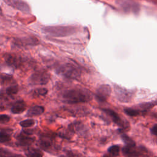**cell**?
Listing matches in <instances>:
<instances>
[{
	"mask_svg": "<svg viewBox=\"0 0 157 157\" xmlns=\"http://www.w3.org/2000/svg\"><path fill=\"white\" fill-rule=\"evenodd\" d=\"M115 93L117 99L123 102H128L132 99L133 92L131 90H128L119 86H115Z\"/></svg>",
	"mask_w": 157,
	"mask_h": 157,
	"instance_id": "6",
	"label": "cell"
},
{
	"mask_svg": "<svg viewBox=\"0 0 157 157\" xmlns=\"http://www.w3.org/2000/svg\"><path fill=\"white\" fill-rule=\"evenodd\" d=\"M47 34L56 37H65L73 34L77 31L76 28L70 26H47L43 29Z\"/></svg>",
	"mask_w": 157,
	"mask_h": 157,
	"instance_id": "2",
	"label": "cell"
},
{
	"mask_svg": "<svg viewBox=\"0 0 157 157\" xmlns=\"http://www.w3.org/2000/svg\"><path fill=\"white\" fill-rule=\"evenodd\" d=\"M124 112L125 114L129 117H136L140 114V111L139 110L137 109H134V108H125L124 109Z\"/></svg>",
	"mask_w": 157,
	"mask_h": 157,
	"instance_id": "16",
	"label": "cell"
},
{
	"mask_svg": "<svg viewBox=\"0 0 157 157\" xmlns=\"http://www.w3.org/2000/svg\"><path fill=\"white\" fill-rule=\"evenodd\" d=\"M112 88L109 85L104 84L100 85L96 90L95 96L98 101L100 102H105L110 97Z\"/></svg>",
	"mask_w": 157,
	"mask_h": 157,
	"instance_id": "5",
	"label": "cell"
},
{
	"mask_svg": "<svg viewBox=\"0 0 157 157\" xmlns=\"http://www.w3.org/2000/svg\"><path fill=\"white\" fill-rule=\"evenodd\" d=\"M10 117L6 114H0V122L1 123H7L10 121Z\"/></svg>",
	"mask_w": 157,
	"mask_h": 157,
	"instance_id": "23",
	"label": "cell"
},
{
	"mask_svg": "<svg viewBox=\"0 0 157 157\" xmlns=\"http://www.w3.org/2000/svg\"><path fill=\"white\" fill-rule=\"evenodd\" d=\"M50 77V74L45 71H37L31 75L29 82L32 85H44L48 82Z\"/></svg>",
	"mask_w": 157,
	"mask_h": 157,
	"instance_id": "4",
	"label": "cell"
},
{
	"mask_svg": "<svg viewBox=\"0 0 157 157\" xmlns=\"http://www.w3.org/2000/svg\"><path fill=\"white\" fill-rule=\"evenodd\" d=\"M35 122L36 121L34 119L29 118V119H26V120L20 121V125L23 128H29V127H31L33 125H34Z\"/></svg>",
	"mask_w": 157,
	"mask_h": 157,
	"instance_id": "18",
	"label": "cell"
},
{
	"mask_svg": "<svg viewBox=\"0 0 157 157\" xmlns=\"http://www.w3.org/2000/svg\"><path fill=\"white\" fill-rule=\"evenodd\" d=\"M56 71L59 75L68 79H77L80 76L78 69L70 63L61 65Z\"/></svg>",
	"mask_w": 157,
	"mask_h": 157,
	"instance_id": "3",
	"label": "cell"
},
{
	"mask_svg": "<svg viewBox=\"0 0 157 157\" xmlns=\"http://www.w3.org/2000/svg\"><path fill=\"white\" fill-rule=\"evenodd\" d=\"M7 157H14V156H7Z\"/></svg>",
	"mask_w": 157,
	"mask_h": 157,
	"instance_id": "25",
	"label": "cell"
},
{
	"mask_svg": "<svg viewBox=\"0 0 157 157\" xmlns=\"http://www.w3.org/2000/svg\"><path fill=\"white\" fill-rule=\"evenodd\" d=\"M63 99L67 104L87 102L92 99V94L86 89L75 88L66 91L63 94Z\"/></svg>",
	"mask_w": 157,
	"mask_h": 157,
	"instance_id": "1",
	"label": "cell"
},
{
	"mask_svg": "<svg viewBox=\"0 0 157 157\" xmlns=\"http://www.w3.org/2000/svg\"><path fill=\"white\" fill-rule=\"evenodd\" d=\"M44 107L41 105H35L31 107L26 113V117H33L42 114L44 112Z\"/></svg>",
	"mask_w": 157,
	"mask_h": 157,
	"instance_id": "11",
	"label": "cell"
},
{
	"mask_svg": "<svg viewBox=\"0 0 157 157\" xmlns=\"http://www.w3.org/2000/svg\"><path fill=\"white\" fill-rule=\"evenodd\" d=\"M121 138L126 145V147L131 148V147H134L136 146L135 142L127 135H124V134L123 135L121 136Z\"/></svg>",
	"mask_w": 157,
	"mask_h": 157,
	"instance_id": "15",
	"label": "cell"
},
{
	"mask_svg": "<svg viewBox=\"0 0 157 157\" xmlns=\"http://www.w3.org/2000/svg\"><path fill=\"white\" fill-rule=\"evenodd\" d=\"M120 148L119 145H113L110 146L108 148L107 151L112 156H116L118 155L119 152H120Z\"/></svg>",
	"mask_w": 157,
	"mask_h": 157,
	"instance_id": "19",
	"label": "cell"
},
{
	"mask_svg": "<svg viewBox=\"0 0 157 157\" xmlns=\"http://www.w3.org/2000/svg\"><path fill=\"white\" fill-rule=\"evenodd\" d=\"M18 91V86L17 85L8 86L6 90V93L8 96H13L16 94Z\"/></svg>",
	"mask_w": 157,
	"mask_h": 157,
	"instance_id": "17",
	"label": "cell"
},
{
	"mask_svg": "<svg viewBox=\"0 0 157 157\" xmlns=\"http://www.w3.org/2000/svg\"><path fill=\"white\" fill-rule=\"evenodd\" d=\"M17 142L20 145H29L31 144L34 140V138L33 137H31L29 136V134L28 132H26V131H23L20 134H19L17 137Z\"/></svg>",
	"mask_w": 157,
	"mask_h": 157,
	"instance_id": "8",
	"label": "cell"
},
{
	"mask_svg": "<svg viewBox=\"0 0 157 157\" xmlns=\"http://www.w3.org/2000/svg\"><path fill=\"white\" fill-rule=\"evenodd\" d=\"M4 59L6 62L10 66H14V67H17L18 66L20 65L21 61L20 60V58H18L17 56L11 55V54H6L4 56Z\"/></svg>",
	"mask_w": 157,
	"mask_h": 157,
	"instance_id": "12",
	"label": "cell"
},
{
	"mask_svg": "<svg viewBox=\"0 0 157 157\" xmlns=\"http://www.w3.org/2000/svg\"><path fill=\"white\" fill-rule=\"evenodd\" d=\"M8 6L17 9L23 13H29L31 12L29 6L23 0H3Z\"/></svg>",
	"mask_w": 157,
	"mask_h": 157,
	"instance_id": "7",
	"label": "cell"
},
{
	"mask_svg": "<svg viewBox=\"0 0 157 157\" xmlns=\"http://www.w3.org/2000/svg\"><path fill=\"white\" fill-rule=\"evenodd\" d=\"M26 108V103L22 101H18L13 105L11 108V112L14 114H19L23 112Z\"/></svg>",
	"mask_w": 157,
	"mask_h": 157,
	"instance_id": "10",
	"label": "cell"
},
{
	"mask_svg": "<svg viewBox=\"0 0 157 157\" xmlns=\"http://www.w3.org/2000/svg\"><path fill=\"white\" fill-rule=\"evenodd\" d=\"M0 108H2V107H1V106H0Z\"/></svg>",
	"mask_w": 157,
	"mask_h": 157,
	"instance_id": "26",
	"label": "cell"
},
{
	"mask_svg": "<svg viewBox=\"0 0 157 157\" xmlns=\"http://www.w3.org/2000/svg\"><path fill=\"white\" fill-rule=\"evenodd\" d=\"M47 92H48L47 89L45 88H40L34 90V94L36 96H45L47 94Z\"/></svg>",
	"mask_w": 157,
	"mask_h": 157,
	"instance_id": "22",
	"label": "cell"
},
{
	"mask_svg": "<svg viewBox=\"0 0 157 157\" xmlns=\"http://www.w3.org/2000/svg\"><path fill=\"white\" fill-rule=\"evenodd\" d=\"M103 111L110 117V118L112 120V121L115 123L117 125H118L120 127H124V123L123 120L121 118V117L118 115L117 113H116L115 111L109 109H103Z\"/></svg>",
	"mask_w": 157,
	"mask_h": 157,
	"instance_id": "9",
	"label": "cell"
},
{
	"mask_svg": "<svg viewBox=\"0 0 157 157\" xmlns=\"http://www.w3.org/2000/svg\"><path fill=\"white\" fill-rule=\"evenodd\" d=\"M11 139L10 135L6 132H0V143H5L9 142Z\"/></svg>",
	"mask_w": 157,
	"mask_h": 157,
	"instance_id": "20",
	"label": "cell"
},
{
	"mask_svg": "<svg viewBox=\"0 0 157 157\" xmlns=\"http://www.w3.org/2000/svg\"><path fill=\"white\" fill-rule=\"evenodd\" d=\"M26 156L28 157H43V154L39 151L32 150L26 153Z\"/></svg>",
	"mask_w": 157,
	"mask_h": 157,
	"instance_id": "21",
	"label": "cell"
},
{
	"mask_svg": "<svg viewBox=\"0 0 157 157\" xmlns=\"http://www.w3.org/2000/svg\"><path fill=\"white\" fill-rule=\"evenodd\" d=\"M156 105V102H144V103H141L139 104L137 107H138V110H142V111H145L153 107H154Z\"/></svg>",
	"mask_w": 157,
	"mask_h": 157,
	"instance_id": "14",
	"label": "cell"
},
{
	"mask_svg": "<svg viewBox=\"0 0 157 157\" xmlns=\"http://www.w3.org/2000/svg\"><path fill=\"white\" fill-rule=\"evenodd\" d=\"M150 131H151V133L153 135L156 136V134H157V125H156V124H154V126L151 128Z\"/></svg>",
	"mask_w": 157,
	"mask_h": 157,
	"instance_id": "24",
	"label": "cell"
},
{
	"mask_svg": "<svg viewBox=\"0 0 157 157\" xmlns=\"http://www.w3.org/2000/svg\"><path fill=\"white\" fill-rule=\"evenodd\" d=\"M37 40H36L35 38L32 37H28V38H24L18 39L16 41V44H20V45H36L37 43Z\"/></svg>",
	"mask_w": 157,
	"mask_h": 157,
	"instance_id": "13",
	"label": "cell"
}]
</instances>
